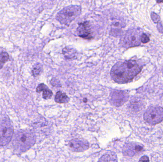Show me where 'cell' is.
<instances>
[{"instance_id":"obj_1","label":"cell","mask_w":163,"mask_h":162,"mask_svg":"<svg viewBox=\"0 0 163 162\" xmlns=\"http://www.w3.org/2000/svg\"><path fill=\"white\" fill-rule=\"evenodd\" d=\"M142 66L135 60L118 62L113 66L111 75L114 81L120 83L128 82L142 70Z\"/></svg>"},{"instance_id":"obj_2","label":"cell","mask_w":163,"mask_h":162,"mask_svg":"<svg viewBox=\"0 0 163 162\" xmlns=\"http://www.w3.org/2000/svg\"><path fill=\"white\" fill-rule=\"evenodd\" d=\"M36 137L33 131L29 130H20L14 134L13 140V146L15 151L22 153L33 146Z\"/></svg>"},{"instance_id":"obj_3","label":"cell","mask_w":163,"mask_h":162,"mask_svg":"<svg viewBox=\"0 0 163 162\" xmlns=\"http://www.w3.org/2000/svg\"><path fill=\"white\" fill-rule=\"evenodd\" d=\"M81 11V7L78 5L67 6L57 13L56 19L62 25L68 26L80 15Z\"/></svg>"},{"instance_id":"obj_4","label":"cell","mask_w":163,"mask_h":162,"mask_svg":"<svg viewBox=\"0 0 163 162\" xmlns=\"http://www.w3.org/2000/svg\"><path fill=\"white\" fill-rule=\"evenodd\" d=\"M13 129L12 122L8 117L0 116V146L9 143L13 137Z\"/></svg>"},{"instance_id":"obj_5","label":"cell","mask_w":163,"mask_h":162,"mask_svg":"<svg viewBox=\"0 0 163 162\" xmlns=\"http://www.w3.org/2000/svg\"><path fill=\"white\" fill-rule=\"evenodd\" d=\"M144 119L149 124H159L163 120V108L158 106L149 107L144 113Z\"/></svg>"},{"instance_id":"obj_6","label":"cell","mask_w":163,"mask_h":162,"mask_svg":"<svg viewBox=\"0 0 163 162\" xmlns=\"http://www.w3.org/2000/svg\"><path fill=\"white\" fill-rule=\"evenodd\" d=\"M142 31L140 29L130 30L126 33L123 39L122 43L126 47L137 46L140 45Z\"/></svg>"},{"instance_id":"obj_7","label":"cell","mask_w":163,"mask_h":162,"mask_svg":"<svg viewBox=\"0 0 163 162\" xmlns=\"http://www.w3.org/2000/svg\"><path fill=\"white\" fill-rule=\"evenodd\" d=\"M144 149L143 146L141 144L135 143H129L124 146L123 154L126 156H133L142 153Z\"/></svg>"},{"instance_id":"obj_8","label":"cell","mask_w":163,"mask_h":162,"mask_svg":"<svg viewBox=\"0 0 163 162\" xmlns=\"http://www.w3.org/2000/svg\"><path fill=\"white\" fill-rule=\"evenodd\" d=\"M77 30L78 36L81 38L87 39H93V33L90 23L88 21L79 23Z\"/></svg>"},{"instance_id":"obj_9","label":"cell","mask_w":163,"mask_h":162,"mask_svg":"<svg viewBox=\"0 0 163 162\" xmlns=\"http://www.w3.org/2000/svg\"><path fill=\"white\" fill-rule=\"evenodd\" d=\"M70 149L74 152H82L89 148L87 142L83 139H74L70 141L69 143Z\"/></svg>"},{"instance_id":"obj_10","label":"cell","mask_w":163,"mask_h":162,"mask_svg":"<svg viewBox=\"0 0 163 162\" xmlns=\"http://www.w3.org/2000/svg\"><path fill=\"white\" fill-rule=\"evenodd\" d=\"M111 101L112 103L116 106H120L126 101L128 95L126 92L116 90L112 93Z\"/></svg>"},{"instance_id":"obj_11","label":"cell","mask_w":163,"mask_h":162,"mask_svg":"<svg viewBox=\"0 0 163 162\" xmlns=\"http://www.w3.org/2000/svg\"><path fill=\"white\" fill-rule=\"evenodd\" d=\"M63 53L65 58L68 59H74L77 54V51L75 49L68 47L64 48L63 49Z\"/></svg>"},{"instance_id":"obj_12","label":"cell","mask_w":163,"mask_h":162,"mask_svg":"<svg viewBox=\"0 0 163 162\" xmlns=\"http://www.w3.org/2000/svg\"><path fill=\"white\" fill-rule=\"evenodd\" d=\"M55 100L57 103H65L69 101V99L65 93H63L61 91H58L56 93L55 97Z\"/></svg>"},{"instance_id":"obj_13","label":"cell","mask_w":163,"mask_h":162,"mask_svg":"<svg viewBox=\"0 0 163 162\" xmlns=\"http://www.w3.org/2000/svg\"><path fill=\"white\" fill-rule=\"evenodd\" d=\"M99 161H117V156L113 153H107L102 157Z\"/></svg>"},{"instance_id":"obj_14","label":"cell","mask_w":163,"mask_h":162,"mask_svg":"<svg viewBox=\"0 0 163 162\" xmlns=\"http://www.w3.org/2000/svg\"><path fill=\"white\" fill-rule=\"evenodd\" d=\"M126 25L123 21L121 20H114L112 22V30H121V28H124Z\"/></svg>"},{"instance_id":"obj_15","label":"cell","mask_w":163,"mask_h":162,"mask_svg":"<svg viewBox=\"0 0 163 162\" xmlns=\"http://www.w3.org/2000/svg\"><path fill=\"white\" fill-rule=\"evenodd\" d=\"M9 55L6 52H2L0 54V68H2L5 63L8 60Z\"/></svg>"},{"instance_id":"obj_16","label":"cell","mask_w":163,"mask_h":162,"mask_svg":"<svg viewBox=\"0 0 163 162\" xmlns=\"http://www.w3.org/2000/svg\"><path fill=\"white\" fill-rule=\"evenodd\" d=\"M42 66L41 64L37 63L34 66L32 73L34 77H37L40 75L42 72Z\"/></svg>"},{"instance_id":"obj_17","label":"cell","mask_w":163,"mask_h":162,"mask_svg":"<svg viewBox=\"0 0 163 162\" xmlns=\"http://www.w3.org/2000/svg\"><path fill=\"white\" fill-rule=\"evenodd\" d=\"M43 91V99L48 100V99H50L51 97H52V92L51 90L49 89V88H46Z\"/></svg>"},{"instance_id":"obj_18","label":"cell","mask_w":163,"mask_h":162,"mask_svg":"<svg viewBox=\"0 0 163 162\" xmlns=\"http://www.w3.org/2000/svg\"><path fill=\"white\" fill-rule=\"evenodd\" d=\"M151 17L152 20L153 21V22L155 23H159L160 20V18L159 15L154 12H152L151 13Z\"/></svg>"},{"instance_id":"obj_19","label":"cell","mask_w":163,"mask_h":162,"mask_svg":"<svg viewBox=\"0 0 163 162\" xmlns=\"http://www.w3.org/2000/svg\"><path fill=\"white\" fill-rule=\"evenodd\" d=\"M150 41L149 37L145 33H142L141 36V42L143 43H147Z\"/></svg>"},{"instance_id":"obj_20","label":"cell","mask_w":163,"mask_h":162,"mask_svg":"<svg viewBox=\"0 0 163 162\" xmlns=\"http://www.w3.org/2000/svg\"><path fill=\"white\" fill-rule=\"evenodd\" d=\"M47 88H48V87L46 85L44 84H41L39 85L37 88H36V91L37 93H41L43 90Z\"/></svg>"},{"instance_id":"obj_21","label":"cell","mask_w":163,"mask_h":162,"mask_svg":"<svg viewBox=\"0 0 163 162\" xmlns=\"http://www.w3.org/2000/svg\"><path fill=\"white\" fill-rule=\"evenodd\" d=\"M51 82V83L54 86H57V87H59L58 86H60L59 82L56 79H52V80Z\"/></svg>"},{"instance_id":"obj_22","label":"cell","mask_w":163,"mask_h":162,"mask_svg":"<svg viewBox=\"0 0 163 162\" xmlns=\"http://www.w3.org/2000/svg\"><path fill=\"white\" fill-rule=\"evenodd\" d=\"M157 29L159 30V31L161 33H163V26L160 22H159L157 26Z\"/></svg>"},{"instance_id":"obj_23","label":"cell","mask_w":163,"mask_h":162,"mask_svg":"<svg viewBox=\"0 0 163 162\" xmlns=\"http://www.w3.org/2000/svg\"><path fill=\"white\" fill-rule=\"evenodd\" d=\"M139 161H149V159L146 156H144L141 158Z\"/></svg>"},{"instance_id":"obj_24","label":"cell","mask_w":163,"mask_h":162,"mask_svg":"<svg viewBox=\"0 0 163 162\" xmlns=\"http://www.w3.org/2000/svg\"><path fill=\"white\" fill-rule=\"evenodd\" d=\"M156 2L157 3H163V0H156Z\"/></svg>"}]
</instances>
